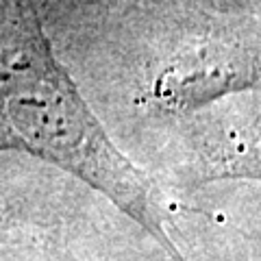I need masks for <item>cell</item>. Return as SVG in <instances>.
I'll return each instance as SVG.
<instances>
[{
	"mask_svg": "<svg viewBox=\"0 0 261 261\" xmlns=\"http://www.w3.org/2000/svg\"><path fill=\"white\" fill-rule=\"evenodd\" d=\"M18 148L68 170L140 222L174 261L168 209L154 183L107 137L57 63L35 13L0 22V150Z\"/></svg>",
	"mask_w": 261,
	"mask_h": 261,
	"instance_id": "obj_1",
	"label": "cell"
}]
</instances>
